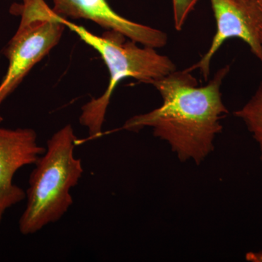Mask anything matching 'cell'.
Returning <instances> with one entry per match:
<instances>
[{"label": "cell", "instance_id": "10", "mask_svg": "<svg viewBox=\"0 0 262 262\" xmlns=\"http://www.w3.org/2000/svg\"><path fill=\"white\" fill-rule=\"evenodd\" d=\"M246 260L251 262H262V251L246 253Z\"/></svg>", "mask_w": 262, "mask_h": 262}, {"label": "cell", "instance_id": "4", "mask_svg": "<svg viewBox=\"0 0 262 262\" xmlns=\"http://www.w3.org/2000/svg\"><path fill=\"white\" fill-rule=\"evenodd\" d=\"M10 13L20 16L16 32L4 51L9 64L0 83V105L31 70L58 45L66 26L44 0H20Z\"/></svg>", "mask_w": 262, "mask_h": 262}, {"label": "cell", "instance_id": "2", "mask_svg": "<svg viewBox=\"0 0 262 262\" xmlns=\"http://www.w3.org/2000/svg\"><path fill=\"white\" fill-rule=\"evenodd\" d=\"M77 136L67 125L48 141L46 152L34 163L26 192L27 206L19 220L20 233H36L54 223L73 203L70 194L82 177V160L74 155Z\"/></svg>", "mask_w": 262, "mask_h": 262}, {"label": "cell", "instance_id": "1", "mask_svg": "<svg viewBox=\"0 0 262 262\" xmlns=\"http://www.w3.org/2000/svg\"><path fill=\"white\" fill-rule=\"evenodd\" d=\"M229 69H220L204 86H198L189 71H174L152 84L163 104L131 117L122 129L138 132L152 127L155 137L167 141L181 161L193 160L200 165L214 149L215 136L222 131L220 120L229 113L221 86Z\"/></svg>", "mask_w": 262, "mask_h": 262}, {"label": "cell", "instance_id": "5", "mask_svg": "<svg viewBox=\"0 0 262 262\" xmlns=\"http://www.w3.org/2000/svg\"><path fill=\"white\" fill-rule=\"evenodd\" d=\"M210 3L216 23V32L206 54L187 70L192 72L200 70L204 80H208L212 58L230 38L244 41L262 63L259 39L262 13L257 0H210Z\"/></svg>", "mask_w": 262, "mask_h": 262}, {"label": "cell", "instance_id": "11", "mask_svg": "<svg viewBox=\"0 0 262 262\" xmlns=\"http://www.w3.org/2000/svg\"><path fill=\"white\" fill-rule=\"evenodd\" d=\"M257 3L258 4V6H259L260 10H261L262 13V0H257ZM259 39L260 42H261V46L262 47V21L261 24H260L259 27Z\"/></svg>", "mask_w": 262, "mask_h": 262}, {"label": "cell", "instance_id": "6", "mask_svg": "<svg viewBox=\"0 0 262 262\" xmlns=\"http://www.w3.org/2000/svg\"><path fill=\"white\" fill-rule=\"evenodd\" d=\"M46 150L33 129L0 127V225L7 210L26 199V192L13 184L15 173L35 163Z\"/></svg>", "mask_w": 262, "mask_h": 262}, {"label": "cell", "instance_id": "3", "mask_svg": "<svg viewBox=\"0 0 262 262\" xmlns=\"http://www.w3.org/2000/svg\"><path fill=\"white\" fill-rule=\"evenodd\" d=\"M63 23L80 39L99 53L110 73L108 85L102 96L93 98L82 108L81 125L88 127L91 138L100 137L106 110L115 88L125 78H134L142 83L152 84L177 70L168 56L160 55L155 48L144 46L128 39L121 33L108 31L98 36L63 18Z\"/></svg>", "mask_w": 262, "mask_h": 262}, {"label": "cell", "instance_id": "9", "mask_svg": "<svg viewBox=\"0 0 262 262\" xmlns=\"http://www.w3.org/2000/svg\"><path fill=\"white\" fill-rule=\"evenodd\" d=\"M200 0H173L174 27L182 31L189 15Z\"/></svg>", "mask_w": 262, "mask_h": 262}, {"label": "cell", "instance_id": "12", "mask_svg": "<svg viewBox=\"0 0 262 262\" xmlns=\"http://www.w3.org/2000/svg\"><path fill=\"white\" fill-rule=\"evenodd\" d=\"M3 117H2L1 116H0V122H1L2 121H3Z\"/></svg>", "mask_w": 262, "mask_h": 262}, {"label": "cell", "instance_id": "7", "mask_svg": "<svg viewBox=\"0 0 262 262\" xmlns=\"http://www.w3.org/2000/svg\"><path fill=\"white\" fill-rule=\"evenodd\" d=\"M52 10L64 18L91 20L106 30L121 33L143 46L156 49L168 42L165 32L124 18L112 8L107 0H53Z\"/></svg>", "mask_w": 262, "mask_h": 262}, {"label": "cell", "instance_id": "8", "mask_svg": "<svg viewBox=\"0 0 262 262\" xmlns=\"http://www.w3.org/2000/svg\"><path fill=\"white\" fill-rule=\"evenodd\" d=\"M234 115L244 122L257 143L262 163V82L251 99Z\"/></svg>", "mask_w": 262, "mask_h": 262}]
</instances>
